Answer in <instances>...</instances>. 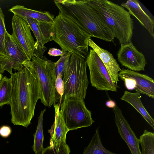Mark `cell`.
I'll list each match as a JSON object with an SVG mask.
<instances>
[{"mask_svg": "<svg viewBox=\"0 0 154 154\" xmlns=\"http://www.w3.org/2000/svg\"><path fill=\"white\" fill-rule=\"evenodd\" d=\"M70 150L69 146L66 144L60 147L58 152L50 146L44 149L42 154H69Z\"/></svg>", "mask_w": 154, "mask_h": 154, "instance_id": "obj_26", "label": "cell"}, {"mask_svg": "<svg viewBox=\"0 0 154 154\" xmlns=\"http://www.w3.org/2000/svg\"><path fill=\"white\" fill-rule=\"evenodd\" d=\"M71 52H66L55 62V71L57 76L61 75L63 77V73L69 64Z\"/></svg>", "mask_w": 154, "mask_h": 154, "instance_id": "obj_24", "label": "cell"}, {"mask_svg": "<svg viewBox=\"0 0 154 154\" xmlns=\"http://www.w3.org/2000/svg\"><path fill=\"white\" fill-rule=\"evenodd\" d=\"M12 92V84L11 78L2 76L0 80V106L10 104Z\"/></svg>", "mask_w": 154, "mask_h": 154, "instance_id": "obj_22", "label": "cell"}, {"mask_svg": "<svg viewBox=\"0 0 154 154\" xmlns=\"http://www.w3.org/2000/svg\"><path fill=\"white\" fill-rule=\"evenodd\" d=\"M82 154H121L112 152L103 145L99 133L98 128L95 131L88 145L85 147Z\"/></svg>", "mask_w": 154, "mask_h": 154, "instance_id": "obj_20", "label": "cell"}, {"mask_svg": "<svg viewBox=\"0 0 154 154\" xmlns=\"http://www.w3.org/2000/svg\"><path fill=\"white\" fill-rule=\"evenodd\" d=\"M125 83V86L128 90H134L135 87L134 80L131 79L125 78L122 79Z\"/></svg>", "mask_w": 154, "mask_h": 154, "instance_id": "obj_28", "label": "cell"}, {"mask_svg": "<svg viewBox=\"0 0 154 154\" xmlns=\"http://www.w3.org/2000/svg\"><path fill=\"white\" fill-rule=\"evenodd\" d=\"M140 94L125 91L121 99L131 105L142 116L148 124L154 129V120L143 105L140 100Z\"/></svg>", "mask_w": 154, "mask_h": 154, "instance_id": "obj_19", "label": "cell"}, {"mask_svg": "<svg viewBox=\"0 0 154 154\" xmlns=\"http://www.w3.org/2000/svg\"><path fill=\"white\" fill-rule=\"evenodd\" d=\"M88 46L97 54L108 70L112 82L117 84L119 81V74L122 69L113 55L99 47L91 38L88 40Z\"/></svg>", "mask_w": 154, "mask_h": 154, "instance_id": "obj_16", "label": "cell"}, {"mask_svg": "<svg viewBox=\"0 0 154 154\" xmlns=\"http://www.w3.org/2000/svg\"><path fill=\"white\" fill-rule=\"evenodd\" d=\"M53 105L55 110V120L48 132L50 133L51 137L50 146L58 152L61 146L66 144V135L69 130L64 122L61 110H60L59 103Z\"/></svg>", "mask_w": 154, "mask_h": 154, "instance_id": "obj_13", "label": "cell"}, {"mask_svg": "<svg viewBox=\"0 0 154 154\" xmlns=\"http://www.w3.org/2000/svg\"><path fill=\"white\" fill-rule=\"evenodd\" d=\"M121 46L117 54L121 64L132 71H144L147 63L145 55L138 51L132 42Z\"/></svg>", "mask_w": 154, "mask_h": 154, "instance_id": "obj_11", "label": "cell"}, {"mask_svg": "<svg viewBox=\"0 0 154 154\" xmlns=\"http://www.w3.org/2000/svg\"><path fill=\"white\" fill-rule=\"evenodd\" d=\"M31 60L39 81L41 102L45 106L50 107L57 101L55 62L44 57L39 58L32 56Z\"/></svg>", "mask_w": 154, "mask_h": 154, "instance_id": "obj_6", "label": "cell"}, {"mask_svg": "<svg viewBox=\"0 0 154 154\" xmlns=\"http://www.w3.org/2000/svg\"><path fill=\"white\" fill-rule=\"evenodd\" d=\"M59 10L90 36L111 42L115 37L108 26L87 0H55Z\"/></svg>", "mask_w": 154, "mask_h": 154, "instance_id": "obj_2", "label": "cell"}, {"mask_svg": "<svg viewBox=\"0 0 154 154\" xmlns=\"http://www.w3.org/2000/svg\"><path fill=\"white\" fill-rule=\"evenodd\" d=\"M86 60L91 85L99 91H116L118 86L113 82L107 69L93 49H90Z\"/></svg>", "mask_w": 154, "mask_h": 154, "instance_id": "obj_8", "label": "cell"}, {"mask_svg": "<svg viewBox=\"0 0 154 154\" xmlns=\"http://www.w3.org/2000/svg\"><path fill=\"white\" fill-rule=\"evenodd\" d=\"M139 139L142 154H154V133L144 130Z\"/></svg>", "mask_w": 154, "mask_h": 154, "instance_id": "obj_23", "label": "cell"}, {"mask_svg": "<svg viewBox=\"0 0 154 154\" xmlns=\"http://www.w3.org/2000/svg\"><path fill=\"white\" fill-rule=\"evenodd\" d=\"M115 121L118 132L128 146L131 154H142L139 145L140 140L136 136L121 110L116 106L113 108Z\"/></svg>", "mask_w": 154, "mask_h": 154, "instance_id": "obj_12", "label": "cell"}, {"mask_svg": "<svg viewBox=\"0 0 154 154\" xmlns=\"http://www.w3.org/2000/svg\"><path fill=\"white\" fill-rule=\"evenodd\" d=\"M61 101L62 115L69 131L90 126L94 122L91 112L87 108L84 100L69 97Z\"/></svg>", "mask_w": 154, "mask_h": 154, "instance_id": "obj_7", "label": "cell"}, {"mask_svg": "<svg viewBox=\"0 0 154 154\" xmlns=\"http://www.w3.org/2000/svg\"><path fill=\"white\" fill-rule=\"evenodd\" d=\"M11 132V128L8 126L4 125L0 128V135L3 137L9 136Z\"/></svg>", "mask_w": 154, "mask_h": 154, "instance_id": "obj_29", "label": "cell"}, {"mask_svg": "<svg viewBox=\"0 0 154 154\" xmlns=\"http://www.w3.org/2000/svg\"><path fill=\"white\" fill-rule=\"evenodd\" d=\"M87 2L100 15L121 45L131 42L133 20L124 7L107 0H88Z\"/></svg>", "mask_w": 154, "mask_h": 154, "instance_id": "obj_3", "label": "cell"}, {"mask_svg": "<svg viewBox=\"0 0 154 154\" xmlns=\"http://www.w3.org/2000/svg\"><path fill=\"white\" fill-rule=\"evenodd\" d=\"M11 75L12 92L11 103V122L27 127L34 116L35 106L40 99L39 81L32 60L23 64Z\"/></svg>", "mask_w": 154, "mask_h": 154, "instance_id": "obj_1", "label": "cell"}, {"mask_svg": "<svg viewBox=\"0 0 154 154\" xmlns=\"http://www.w3.org/2000/svg\"><path fill=\"white\" fill-rule=\"evenodd\" d=\"M6 31L5 22V17L0 6V55L5 56L4 42Z\"/></svg>", "mask_w": 154, "mask_h": 154, "instance_id": "obj_25", "label": "cell"}, {"mask_svg": "<svg viewBox=\"0 0 154 154\" xmlns=\"http://www.w3.org/2000/svg\"><path fill=\"white\" fill-rule=\"evenodd\" d=\"M12 36L23 49L29 59L33 56L35 41L27 23L23 19L14 15L11 20Z\"/></svg>", "mask_w": 154, "mask_h": 154, "instance_id": "obj_10", "label": "cell"}, {"mask_svg": "<svg viewBox=\"0 0 154 154\" xmlns=\"http://www.w3.org/2000/svg\"><path fill=\"white\" fill-rule=\"evenodd\" d=\"M121 6L126 8L130 14L135 17L154 38V20L144 11L137 0H128Z\"/></svg>", "mask_w": 154, "mask_h": 154, "instance_id": "obj_17", "label": "cell"}, {"mask_svg": "<svg viewBox=\"0 0 154 154\" xmlns=\"http://www.w3.org/2000/svg\"><path fill=\"white\" fill-rule=\"evenodd\" d=\"M65 52H64L60 49L55 48H51L49 49L48 54L50 56H61L63 55Z\"/></svg>", "mask_w": 154, "mask_h": 154, "instance_id": "obj_30", "label": "cell"}, {"mask_svg": "<svg viewBox=\"0 0 154 154\" xmlns=\"http://www.w3.org/2000/svg\"><path fill=\"white\" fill-rule=\"evenodd\" d=\"M4 48L5 58L20 68L24 63L30 60L20 44L7 32L5 37Z\"/></svg>", "mask_w": 154, "mask_h": 154, "instance_id": "obj_15", "label": "cell"}, {"mask_svg": "<svg viewBox=\"0 0 154 154\" xmlns=\"http://www.w3.org/2000/svg\"><path fill=\"white\" fill-rule=\"evenodd\" d=\"M42 151L39 152L38 153H35V154H42Z\"/></svg>", "mask_w": 154, "mask_h": 154, "instance_id": "obj_33", "label": "cell"}, {"mask_svg": "<svg viewBox=\"0 0 154 154\" xmlns=\"http://www.w3.org/2000/svg\"><path fill=\"white\" fill-rule=\"evenodd\" d=\"M53 40L64 52H70L85 59L89 51L88 42L91 37L71 20L60 12L54 18Z\"/></svg>", "mask_w": 154, "mask_h": 154, "instance_id": "obj_4", "label": "cell"}, {"mask_svg": "<svg viewBox=\"0 0 154 154\" xmlns=\"http://www.w3.org/2000/svg\"><path fill=\"white\" fill-rule=\"evenodd\" d=\"M55 89L56 92V99L57 101V100L60 98L61 100L63 93V84L62 77L61 75H59L57 76Z\"/></svg>", "mask_w": 154, "mask_h": 154, "instance_id": "obj_27", "label": "cell"}, {"mask_svg": "<svg viewBox=\"0 0 154 154\" xmlns=\"http://www.w3.org/2000/svg\"><path fill=\"white\" fill-rule=\"evenodd\" d=\"M2 77V74L0 73V80Z\"/></svg>", "mask_w": 154, "mask_h": 154, "instance_id": "obj_32", "label": "cell"}, {"mask_svg": "<svg viewBox=\"0 0 154 154\" xmlns=\"http://www.w3.org/2000/svg\"><path fill=\"white\" fill-rule=\"evenodd\" d=\"M87 66L85 59L71 53L69 64L63 74V93L60 102L69 97L84 100L89 84Z\"/></svg>", "mask_w": 154, "mask_h": 154, "instance_id": "obj_5", "label": "cell"}, {"mask_svg": "<svg viewBox=\"0 0 154 154\" xmlns=\"http://www.w3.org/2000/svg\"><path fill=\"white\" fill-rule=\"evenodd\" d=\"M119 77L121 80L125 78L133 79L136 84L134 90L136 92L154 98V80L151 78L128 69L121 70Z\"/></svg>", "mask_w": 154, "mask_h": 154, "instance_id": "obj_14", "label": "cell"}, {"mask_svg": "<svg viewBox=\"0 0 154 154\" xmlns=\"http://www.w3.org/2000/svg\"><path fill=\"white\" fill-rule=\"evenodd\" d=\"M27 23L36 39L33 56L43 58L47 48L44 45L53 40L55 31L53 23L42 22L28 18L23 19Z\"/></svg>", "mask_w": 154, "mask_h": 154, "instance_id": "obj_9", "label": "cell"}, {"mask_svg": "<svg viewBox=\"0 0 154 154\" xmlns=\"http://www.w3.org/2000/svg\"><path fill=\"white\" fill-rule=\"evenodd\" d=\"M106 106L109 108H113L116 106V102L112 100H108L106 102Z\"/></svg>", "mask_w": 154, "mask_h": 154, "instance_id": "obj_31", "label": "cell"}, {"mask_svg": "<svg viewBox=\"0 0 154 154\" xmlns=\"http://www.w3.org/2000/svg\"><path fill=\"white\" fill-rule=\"evenodd\" d=\"M9 11L12 13L14 15L22 19L28 18L42 22L51 23H54V16L48 11L33 10L20 5L13 6Z\"/></svg>", "mask_w": 154, "mask_h": 154, "instance_id": "obj_18", "label": "cell"}, {"mask_svg": "<svg viewBox=\"0 0 154 154\" xmlns=\"http://www.w3.org/2000/svg\"><path fill=\"white\" fill-rule=\"evenodd\" d=\"M46 111L45 108L40 113L38 118V123L36 131L34 134V143L32 148L35 153L43 151L44 148L43 143L44 140V136L43 130V120L44 114Z\"/></svg>", "mask_w": 154, "mask_h": 154, "instance_id": "obj_21", "label": "cell"}]
</instances>
